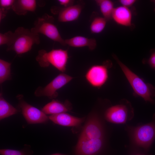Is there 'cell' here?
<instances>
[{"mask_svg": "<svg viewBox=\"0 0 155 155\" xmlns=\"http://www.w3.org/2000/svg\"><path fill=\"white\" fill-rule=\"evenodd\" d=\"M7 10L4 8H0V22L6 16L7 12Z\"/></svg>", "mask_w": 155, "mask_h": 155, "instance_id": "28", "label": "cell"}, {"mask_svg": "<svg viewBox=\"0 0 155 155\" xmlns=\"http://www.w3.org/2000/svg\"><path fill=\"white\" fill-rule=\"evenodd\" d=\"M103 132L101 123L95 116L89 118L80 137L87 139H103Z\"/></svg>", "mask_w": 155, "mask_h": 155, "instance_id": "10", "label": "cell"}, {"mask_svg": "<svg viewBox=\"0 0 155 155\" xmlns=\"http://www.w3.org/2000/svg\"><path fill=\"white\" fill-rule=\"evenodd\" d=\"M18 110L8 102L0 94V120L18 113Z\"/></svg>", "mask_w": 155, "mask_h": 155, "instance_id": "19", "label": "cell"}, {"mask_svg": "<svg viewBox=\"0 0 155 155\" xmlns=\"http://www.w3.org/2000/svg\"><path fill=\"white\" fill-rule=\"evenodd\" d=\"M82 9V6L79 4L64 7L59 12L58 20L60 22H63L75 21L79 18Z\"/></svg>", "mask_w": 155, "mask_h": 155, "instance_id": "15", "label": "cell"}, {"mask_svg": "<svg viewBox=\"0 0 155 155\" xmlns=\"http://www.w3.org/2000/svg\"><path fill=\"white\" fill-rule=\"evenodd\" d=\"M72 108L69 102L65 100L64 102L53 99L42 108L41 110L46 115H53L69 111Z\"/></svg>", "mask_w": 155, "mask_h": 155, "instance_id": "14", "label": "cell"}, {"mask_svg": "<svg viewBox=\"0 0 155 155\" xmlns=\"http://www.w3.org/2000/svg\"><path fill=\"white\" fill-rule=\"evenodd\" d=\"M49 118L56 124L67 127L79 126L85 120L84 117H77L65 113L51 115Z\"/></svg>", "mask_w": 155, "mask_h": 155, "instance_id": "12", "label": "cell"}, {"mask_svg": "<svg viewBox=\"0 0 155 155\" xmlns=\"http://www.w3.org/2000/svg\"><path fill=\"white\" fill-rule=\"evenodd\" d=\"M136 1V0H119V2L121 6L129 8L132 6Z\"/></svg>", "mask_w": 155, "mask_h": 155, "instance_id": "26", "label": "cell"}, {"mask_svg": "<svg viewBox=\"0 0 155 155\" xmlns=\"http://www.w3.org/2000/svg\"><path fill=\"white\" fill-rule=\"evenodd\" d=\"M103 144V139L79 138L75 148L76 155H96L100 150Z\"/></svg>", "mask_w": 155, "mask_h": 155, "instance_id": "9", "label": "cell"}, {"mask_svg": "<svg viewBox=\"0 0 155 155\" xmlns=\"http://www.w3.org/2000/svg\"><path fill=\"white\" fill-rule=\"evenodd\" d=\"M14 36V33L9 31L4 33H0V45L6 44L7 46L12 43Z\"/></svg>", "mask_w": 155, "mask_h": 155, "instance_id": "23", "label": "cell"}, {"mask_svg": "<svg viewBox=\"0 0 155 155\" xmlns=\"http://www.w3.org/2000/svg\"><path fill=\"white\" fill-rule=\"evenodd\" d=\"M107 21L103 17L95 18L90 25V29L91 32L94 34L101 32L104 29Z\"/></svg>", "mask_w": 155, "mask_h": 155, "instance_id": "21", "label": "cell"}, {"mask_svg": "<svg viewBox=\"0 0 155 155\" xmlns=\"http://www.w3.org/2000/svg\"><path fill=\"white\" fill-rule=\"evenodd\" d=\"M36 6L34 0H15L11 7L13 10L18 15H24L28 11L34 12Z\"/></svg>", "mask_w": 155, "mask_h": 155, "instance_id": "17", "label": "cell"}, {"mask_svg": "<svg viewBox=\"0 0 155 155\" xmlns=\"http://www.w3.org/2000/svg\"><path fill=\"white\" fill-rule=\"evenodd\" d=\"M17 98L18 107L28 124L45 123L48 121L49 117L42 110L26 102L22 95H18Z\"/></svg>", "mask_w": 155, "mask_h": 155, "instance_id": "5", "label": "cell"}, {"mask_svg": "<svg viewBox=\"0 0 155 155\" xmlns=\"http://www.w3.org/2000/svg\"><path fill=\"white\" fill-rule=\"evenodd\" d=\"M95 2L99 7L103 17L107 21L112 19V15L115 8L113 2L110 0H96Z\"/></svg>", "mask_w": 155, "mask_h": 155, "instance_id": "18", "label": "cell"}, {"mask_svg": "<svg viewBox=\"0 0 155 155\" xmlns=\"http://www.w3.org/2000/svg\"><path fill=\"white\" fill-rule=\"evenodd\" d=\"M33 153L30 146L27 144L24 145L23 148L20 150L8 149L0 150L1 155H32Z\"/></svg>", "mask_w": 155, "mask_h": 155, "instance_id": "22", "label": "cell"}, {"mask_svg": "<svg viewBox=\"0 0 155 155\" xmlns=\"http://www.w3.org/2000/svg\"><path fill=\"white\" fill-rule=\"evenodd\" d=\"M150 53V55L147 63L152 68L155 70V49L151 50Z\"/></svg>", "mask_w": 155, "mask_h": 155, "instance_id": "25", "label": "cell"}, {"mask_svg": "<svg viewBox=\"0 0 155 155\" xmlns=\"http://www.w3.org/2000/svg\"><path fill=\"white\" fill-rule=\"evenodd\" d=\"M69 58L67 50L53 49L47 52L41 49L38 51L36 59L40 66L46 67L50 64L62 73L66 70Z\"/></svg>", "mask_w": 155, "mask_h": 155, "instance_id": "3", "label": "cell"}, {"mask_svg": "<svg viewBox=\"0 0 155 155\" xmlns=\"http://www.w3.org/2000/svg\"><path fill=\"white\" fill-rule=\"evenodd\" d=\"M143 155L140 154H136V155Z\"/></svg>", "mask_w": 155, "mask_h": 155, "instance_id": "31", "label": "cell"}, {"mask_svg": "<svg viewBox=\"0 0 155 155\" xmlns=\"http://www.w3.org/2000/svg\"><path fill=\"white\" fill-rule=\"evenodd\" d=\"M129 110L127 106L123 104L108 108L106 111L105 117L109 122L117 124L123 123L128 118Z\"/></svg>", "mask_w": 155, "mask_h": 155, "instance_id": "11", "label": "cell"}, {"mask_svg": "<svg viewBox=\"0 0 155 155\" xmlns=\"http://www.w3.org/2000/svg\"><path fill=\"white\" fill-rule=\"evenodd\" d=\"M107 65L105 64L94 65L89 69L85 78L92 86L100 88L105 83L108 78Z\"/></svg>", "mask_w": 155, "mask_h": 155, "instance_id": "8", "label": "cell"}, {"mask_svg": "<svg viewBox=\"0 0 155 155\" xmlns=\"http://www.w3.org/2000/svg\"><path fill=\"white\" fill-rule=\"evenodd\" d=\"M151 1L152 2H153L154 4L155 5V0H151ZM154 11L155 12V8L154 9Z\"/></svg>", "mask_w": 155, "mask_h": 155, "instance_id": "30", "label": "cell"}, {"mask_svg": "<svg viewBox=\"0 0 155 155\" xmlns=\"http://www.w3.org/2000/svg\"><path fill=\"white\" fill-rule=\"evenodd\" d=\"M73 78L63 73H61L44 87H39L34 92L36 96H46L49 98H56L58 90L70 82Z\"/></svg>", "mask_w": 155, "mask_h": 155, "instance_id": "6", "label": "cell"}, {"mask_svg": "<svg viewBox=\"0 0 155 155\" xmlns=\"http://www.w3.org/2000/svg\"><path fill=\"white\" fill-rule=\"evenodd\" d=\"M59 3L63 6L64 7H67L73 5L74 1L71 0H59Z\"/></svg>", "mask_w": 155, "mask_h": 155, "instance_id": "27", "label": "cell"}, {"mask_svg": "<svg viewBox=\"0 0 155 155\" xmlns=\"http://www.w3.org/2000/svg\"><path fill=\"white\" fill-rule=\"evenodd\" d=\"M15 1L14 0H0V7L8 10L11 8Z\"/></svg>", "mask_w": 155, "mask_h": 155, "instance_id": "24", "label": "cell"}, {"mask_svg": "<svg viewBox=\"0 0 155 155\" xmlns=\"http://www.w3.org/2000/svg\"><path fill=\"white\" fill-rule=\"evenodd\" d=\"M133 137L137 145L145 149L148 148L155 138V124L151 123L136 128L134 130Z\"/></svg>", "mask_w": 155, "mask_h": 155, "instance_id": "7", "label": "cell"}, {"mask_svg": "<svg viewBox=\"0 0 155 155\" xmlns=\"http://www.w3.org/2000/svg\"><path fill=\"white\" fill-rule=\"evenodd\" d=\"M11 63L2 59H0V83L10 80Z\"/></svg>", "mask_w": 155, "mask_h": 155, "instance_id": "20", "label": "cell"}, {"mask_svg": "<svg viewBox=\"0 0 155 155\" xmlns=\"http://www.w3.org/2000/svg\"><path fill=\"white\" fill-rule=\"evenodd\" d=\"M66 45L73 47H82L87 46L90 50L95 49L97 45L96 40L94 38L77 36L70 38L65 40Z\"/></svg>", "mask_w": 155, "mask_h": 155, "instance_id": "16", "label": "cell"}, {"mask_svg": "<svg viewBox=\"0 0 155 155\" xmlns=\"http://www.w3.org/2000/svg\"><path fill=\"white\" fill-rule=\"evenodd\" d=\"M14 33L12 43L7 46V51H13L17 54H22L30 51L34 44H38L40 42L39 34L32 32L30 30L20 27Z\"/></svg>", "mask_w": 155, "mask_h": 155, "instance_id": "2", "label": "cell"}, {"mask_svg": "<svg viewBox=\"0 0 155 155\" xmlns=\"http://www.w3.org/2000/svg\"><path fill=\"white\" fill-rule=\"evenodd\" d=\"M54 21L52 16L45 13L36 20L34 27L30 30L35 33L43 34L52 40L65 46V40L61 37Z\"/></svg>", "mask_w": 155, "mask_h": 155, "instance_id": "4", "label": "cell"}, {"mask_svg": "<svg viewBox=\"0 0 155 155\" xmlns=\"http://www.w3.org/2000/svg\"><path fill=\"white\" fill-rule=\"evenodd\" d=\"M132 12L129 8L121 5L115 8L112 19L117 24L131 27L132 25Z\"/></svg>", "mask_w": 155, "mask_h": 155, "instance_id": "13", "label": "cell"}, {"mask_svg": "<svg viewBox=\"0 0 155 155\" xmlns=\"http://www.w3.org/2000/svg\"><path fill=\"white\" fill-rule=\"evenodd\" d=\"M113 57L120 67L135 93L143 98L146 101L154 103L155 100L153 98L155 96V87L151 84L145 82L121 62L116 56L114 55Z\"/></svg>", "mask_w": 155, "mask_h": 155, "instance_id": "1", "label": "cell"}, {"mask_svg": "<svg viewBox=\"0 0 155 155\" xmlns=\"http://www.w3.org/2000/svg\"><path fill=\"white\" fill-rule=\"evenodd\" d=\"M50 155H67V154L62 153H57L52 154Z\"/></svg>", "mask_w": 155, "mask_h": 155, "instance_id": "29", "label": "cell"}]
</instances>
